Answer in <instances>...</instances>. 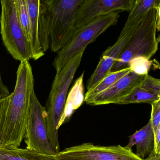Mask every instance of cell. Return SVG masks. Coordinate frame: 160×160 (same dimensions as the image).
I'll list each match as a JSON object with an SVG mask.
<instances>
[{
    "mask_svg": "<svg viewBox=\"0 0 160 160\" xmlns=\"http://www.w3.org/2000/svg\"><path fill=\"white\" fill-rule=\"evenodd\" d=\"M160 4V0H135L121 33H128L137 28L148 11L152 8L157 9Z\"/></svg>",
    "mask_w": 160,
    "mask_h": 160,
    "instance_id": "9a60e30c",
    "label": "cell"
},
{
    "mask_svg": "<svg viewBox=\"0 0 160 160\" xmlns=\"http://www.w3.org/2000/svg\"><path fill=\"white\" fill-rule=\"evenodd\" d=\"M157 9L148 11L132 36L111 72L128 67L133 58L143 57L150 60L158 49L157 40L156 18Z\"/></svg>",
    "mask_w": 160,
    "mask_h": 160,
    "instance_id": "277c9868",
    "label": "cell"
},
{
    "mask_svg": "<svg viewBox=\"0 0 160 160\" xmlns=\"http://www.w3.org/2000/svg\"><path fill=\"white\" fill-rule=\"evenodd\" d=\"M0 160H60L56 156L41 154L34 150L15 147L0 148Z\"/></svg>",
    "mask_w": 160,
    "mask_h": 160,
    "instance_id": "2e32d148",
    "label": "cell"
},
{
    "mask_svg": "<svg viewBox=\"0 0 160 160\" xmlns=\"http://www.w3.org/2000/svg\"><path fill=\"white\" fill-rule=\"evenodd\" d=\"M148 75H138L131 70L110 88L85 102L92 106L109 104L119 105L124 99L143 82Z\"/></svg>",
    "mask_w": 160,
    "mask_h": 160,
    "instance_id": "8fae6325",
    "label": "cell"
},
{
    "mask_svg": "<svg viewBox=\"0 0 160 160\" xmlns=\"http://www.w3.org/2000/svg\"><path fill=\"white\" fill-rule=\"evenodd\" d=\"M24 138L28 149L45 155L58 154L49 139L46 109L39 102L35 91L32 94Z\"/></svg>",
    "mask_w": 160,
    "mask_h": 160,
    "instance_id": "52a82bcc",
    "label": "cell"
},
{
    "mask_svg": "<svg viewBox=\"0 0 160 160\" xmlns=\"http://www.w3.org/2000/svg\"><path fill=\"white\" fill-rule=\"evenodd\" d=\"M83 0H45L49 49L57 53L76 33L75 18Z\"/></svg>",
    "mask_w": 160,
    "mask_h": 160,
    "instance_id": "3957f363",
    "label": "cell"
},
{
    "mask_svg": "<svg viewBox=\"0 0 160 160\" xmlns=\"http://www.w3.org/2000/svg\"><path fill=\"white\" fill-rule=\"evenodd\" d=\"M151 105L152 111L150 121L155 134L160 123V99L153 102Z\"/></svg>",
    "mask_w": 160,
    "mask_h": 160,
    "instance_id": "7402d4cb",
    "label": "cell"
},
{
    "mask_svg": "<svg viewBox=\"0 0 160 160\" xmlns=\"http://www.w3.org/2000/svg\"><path fill=\"white\" fill-rule=\"evenodd\" d=\"M157 40H158V43H160V34L157 37Z\"/></svg>",
    "mask_w": 160,
    "mask_h": 160,
    "instance_id": "4316f807",
    "label": "cell"
},
{
    "mask_svg": "<svg viewBox=\"0 0 160 160\" xmlns=\"http://www.w3.org/2000/svg\"><path fill=\"white\" fill-rule=\"evenodd\" d=\"M34 86L31 64L29 61L21 62L3 128L1 147H18L25 137Z\"/></svg>",
    "mask_w": 160,
    "mask_h": 160,
    "instance_id": "6da1fadb",
    "label": "cell"
},
{
    "mask_svg": "<svg viewBox=\"0 0 160 160\" xmlns=\"http://www.w3.org/2000/svg\"><path fill=\"white\" fill-rule=\"evenodd\" d=\"M10 95L9 90L7 86L4 84L2 79L1 68H0V100L5 98L8 96Z\"/></svg>",
    "mask_w": 160,
    "mask_h": 160,
    "instance_id": "603a6c76",
    "label": "cell"
},
{
    "mask_svg": "<svg viewBox=\"0 0 160 160\" xmlns=\"http://www.w3.org/2000/svg\"><path fill=\"white\" fill-rule=\"evenodd\" d=\"M155 155H160V123L155 133Z\"/></svg>",
    "mask_w": 160,
    "mask_h": 160,
    "instance_id": "cb8c5ba5",
    "label": "cell"
},
{
    "mask_svg": "<svg viewBox=\"0 0 160 160\" xmlns=\"http://www.w3.org/2000/svg\"><path fill=\"white\" fill-rule=\"evenodd\" d=\"M30 19V44L34 60L44 56L49 49L45 0H26Z\"/></svg>",
    "mask_w": 160,
    "mask_h": 160,
    "instance_id": "9c48e42d",
    "label": "cell"
},
{
    "mask_svg": "<svg viewBox=\"0 0 160 160\" xmlns=\"http://www.w3.org/2000/svg\"><path fill=\"white\" fill-rule=\"evenodd\" d=\"M10 98L11 94L8 96L0 100V148L2 146V133Z\"/></svg>",
    "mask_w": 160,
    "mask_h": 160,
    "instance_id": "44dd1931",
    "label": "cell"
},
{
    "mask_svg": "<svg viewBox=\"0 0 160 160\" xmlns=\"http://www.w3.org/2000/svg\"><path fill=\"white\" fill-rule=\"evenodd\" d=\"M135 2V0H83L76 15V32L101 16L116 11L130 12Z\"/></svg>",
    "mask_w": 160,
    "mask_h": 160,
    "instance_id": "30bf717a",
    "label": "cell"
},
{
    "mask_svg": "<svg viewBox=\"0 0 160 160\" xmlns=\"http://www.w3.org/2000/svg\"><path fill=\"white\" fill-rule=\"evenodd\" d=\"M149 60L144 57H136L129 62L128 67L130 68L131 71L138 75H148V71L152 65Z\"/></svg>",
    "mask_w": 160,
    "mask_h": 160,
    "instance_id": "ffe728a7",
    "label": "cell"
},
{
    "mask_svg": "<svg viewBox=\"0 0 160 160\" xmlns=\"http://www.w3.org/2000/svg\"><path fill=\"white\" fill-rule=\"evenodd\" d=\"M84 72L77 79L71 88L68 97L67 98L65 112L68 110H73L78 108L83 101H84V88L83 85V78Z\"/></svg>",
    "mask_w": 160,
    "mask_h": 160,
    "instance_id": "ac0fdd59",
    "label": "cell"
},
{
    "mask_svg": "<svg viewBox=\"0 0 160 160\" xmlns=\"http://www.w3.org/2000/svg\"><path fill=\"white\" fill-rule=\"evenodd\" d=\"M119 12L116 11L101 16L78 30L68 44L57 52L52 63L56 73L61 71L72 58L84 52L88 45L108 28L116 24Z\"/></svg>",
    "mask_w": 160,
    "mask_h": 160,
    "instance_id": "8992f818",
    "label": "cell"
},
{
    "mask_svg": "<svg viewBox=\"0 0 160 160\" xmlns=\"http://www.w3.org/2000/svg\"><path fill=\"white\" fill-rule=\"evenodd\" d=\"M160 99V79L148 75L143 82L119 105L146 103L151 104Z\"/></svg>",
    "mask_w": 160,
    "mask_h": 160,
    "instance_id": "4fadbf2b",
    "label": "cell"
},
{
    "mask_svg": "<svg viewBox=\"0 0 160 160\" xmlns=\"http://www.w3.org/2000/svg\"><path fill=\"white\" fill-rule=\"evenodd\" d=\"M137 27L128 33H120L115 43L102 53L97 68L87 83V91L91 90L111 72L112 68Z\"/></svg>",
    "mask_w": 160,
    "mask_h": 160,
    "instance_id": "7c38bea8",
    "label": "cell"
},
{
    "mask_svg": "<svg viewBox=\"0 0 160 160\" xmlns=\"http://www.w3.org/2000/svg\"><path fill=\"white\" fill-rule=\"evenodd\" d=\"M56 156L60 160H144L126 147L98 146L91 143L66 148Z\"/></svg>",
    "mask_w": 160,
    "mask_h": 160,
    "instance_id": "ba28073f",
    "label": "cell"
},
{
    "mask_svg": "<svg viewBox=\"0 0 160 160\" xmlns=\"http://www.w3.org/2000/svg\"><path fill=\"white\" fill-rule=\"evenodd\" d=\"M156 27L158 32H160V4L157 8V18H156Z\"/></svg>",
    "mask_w": 160,
    "mask_h": 160,
    "instance_id": "d4e9b609",
    "label": "cell"
},
{
    "mask_svg": "<svg viewBox=\"0 0 160 160\" xmlns=\"http://www.w3.org/2000/svg\"><path fill=\"white\" fill-rule=\"evenodd\" d=\"M0 28L6 49L15 60L29 61L32 58L31 44L20 22L16 0L1 1Z\"/></svg>",
    "mask_w": 160,
    "mask_h": 160,
    "instance_id": "5b68a950",
    "label": "cell"
},
{
    "mask_svg": "<svg viewBox=\"0 0 160 160\" xmlns=\"http://www.w3.org/2000/svg\"><path fill=\"white\" fill-rule=\"evenodd\" d=\"M144 160H160V155H155L154 153H153Z\"/></svg>",
    "mask_w": 160,
    "mask_h": 160,
    "instance_id": "484cf974",
    "label": "cell"
},
{
    "mask_svg": "<svg viewBox=\"0 0 160 160\" xmlns=\"http://www.w3.org/2000/svg\"><path fill=\"white\" fill-rule=\"evenodd\" d=\"M155 144V134L149 120L142 128L130 136L128 144L126 147L132 149V147L135 146L136 155L144 160L146 157H148L154 153Z\"/></svg>",
    "mask_w": 160,
    "mask_h": 160,
    "instance_id": "5bb4252c",
    "label": "cell"
},
{
    "mask_svg": "<svg viewBox=\"0 0 160 160\" xmlns=\"http://www.w3.org/2000/svg\"><path fill=\"white\" fill-rule=\"evenodd\" d=\"M18 15L22 27L30 42V19L26 0H16Z\"/></svg>",
    "mask_w": 160,
    "mask_h": 160,
    "instance_id": "d6986e66",
    "label": "cell"
},
{
    "mask_svg": "<svg viewBox=\"0 0 160 160\" xmlns=\"http://www.w3.org/2000/svg\"><path fill=\"white\" fill-rule=\"evenodd\" d=\"M84 52L72 58L61 71L56 73L45 107L49 139L58 154L60 152L58 130L64 112L68 92Z\"/></svg>",
    "mask_w": 160,
    "mask_h": 160,
    "instance_id": "7a4b0ae2",
    "label": "cell"
},
{
    "mask_svg": "<svg viewBox=\"0 0 160 160\" xmlns=\"http://www.w3.org/2000/svg\"><path fill=\"white\" fill-rule=\"evenodd\" d=\"M131 70L130 68L128 67L109 73L97 85H95L91 90L87 92L85 95L84 101L92 98L110 88L121 78L128 73Z\"/></svg>",
    "mask_w": 160,
    "mask_h": 160,
    "instance_id": "e0dca14e",
    "label": "cell"
}]
</instances>
